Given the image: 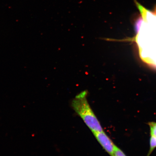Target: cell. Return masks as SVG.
I'll use <instances>...</instances> for the list:
<instances>
[{
  "instance_id": "obj_1",
  "label": "cell",
  "mask_w": 156,
  "mask_h": 156,
  "mask_svg": "<svg viewBox=\"0 0 156 156\" xmlns=\"http://www.w3.org/2000/svg\"><path fill=\"white\" fill-rule=\"evenodd\" d=\"M140 16L136 24V42L143 61L156 68V7L150 11L138 4Z\"/></svg>"
},
{
  "instance_id": "obj_2",
  "label": "cell",
  "mask_w": 156,
  "mask_h": 156,
  "mask_svg": "<svg viewBox=\"0 0 156 156\" xmlns=\"http://www.w3.org/2000/svg\"><path fill=\"white\" fill-rule=\"evenodd\" d=\"M87 94V90L79 93L72 101V106L93 133L103 131L100 123L88 102Z\"/></svg>"
},
{
  "instance_id": "obj_3",
  "label": "cell",
  "mask_w": 156,
  "mask_h": 156,
  "mask_svg": "<svg viewBox=\"0 0 156 156\" xmlns=\"http://www.w3.org/2000/svg\"><path fill=\"white\" fill-rule=\"evenodd\" d=\"M97 141L110 156H113L115 147L114 142L103 131L93 132Z\"/></svg>"
},
{
  "instance_id": "obj_4",
  "label": "cell",
  "mask_w": 156,
  "mask_h": 156,
  "mask_svg": "<svg viewBox=\"0 0 156 156\" xmlns=\"http://www.w3.org/2000/svg\"><path fill=\"white\" fill-rule=\"evenodd\" d=\"M156 148V137L151 136L150 140V149L146 156H150Z\"/></svg>"
},
{
  "instance_id": "obj_5",
  "label": "cell",
  "mask_w": 156,
  "mask_h": 156,
  "mask_svg": "<svg viewBox=\"0 0 156 156\" xmlns=\"http://www.w3.org/2000/svg\"><path fill=\"white\" fill-rule=\"evenodd\" d=\"M148 125L150 128V134L151 136L156 137V122H148Z\"/></svg>"
},
{
  "instance_id": "obj_6",
  "label": "cell",
  "mask_w": 156,
  "mask_h": 156,
  "mask_svg": "<svg viewBox=\"0 0 156 156\" xmlns=\"http://www.w3.org/2000/svg\"><path fill=\"white\" fill-rule=\"evenodd\" d=\"M113 156H127L120 148L116 146Z\"/></svg>"
}]
</instances>
